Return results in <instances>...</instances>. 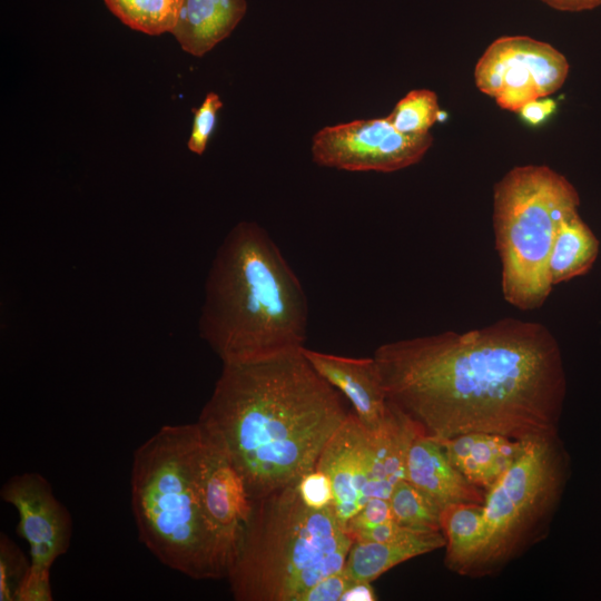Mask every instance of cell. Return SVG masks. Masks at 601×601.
Returning <instances> with one entry per match:
<instances>
[{
	"label": "cell",
	"instance_id": "24",
	"mask_svg": "<svg viewBox=\"0 0 601 601\" xmlns=\"http://www.w3.org/2000/svg\"><path fill=\"white\" fill-rule=\"evenodd\" d=\"M30 569L24 553L6 534H0V601H18L19 589Z\"/></svg>",
	"mask_w": 601,
	"mask_h": 601
},
{
	"label": "cell",
	"instance_id": "25",
	"mask_svg": "<svg viewBox=\"0 0 601 601\" xmlns=\"http://www.w3.org/2000/svg\"><path fill=\"white\" fill-rule=\"evenodd\" d=\"M223 102L215 92L207 93L199 108L194 109V121L191 134L188 140V149L197 155H201L215 129L217 114Z\"/></svg>",
	"mask_w": 601,
	"mask_h": 601
},
{
	"label": "cell",
	"instance_id": "4",
	"mask_svg": "<svg viewBox=\"0 0 601 601\" xmlns=\"http://www.w3.org/2000/svg\"><path fill=\"white\" fill-rule=\"evenodd\" d=\"M198 423L164 425L136 449L131 510L139 541L164 565L194 580L226 579L239 541L210 518Z\"/></svg>",
	"mask_w": 601,
	"mask_h": 601
},
{
	"label": "cell",
	"instance_id": "17",
	"mask_svg": "<svg viewBox=\"0 0 601 601\" xmlns=\"http://www.w3.org/2000/svg\"><path fill=\"white\" fill-rule=\"evenodd\" d=\"M246 9V0H183L171 33L186 52L201 57L231 33Z\"/></svg>",
	"mask_w": 601,
	"mask_h": 601
},
{
	"label": "cell",
	"instance_id": "20",
	"mask_svg": "<svg viewBox=\"0 0 601 601\" xmlns=\"http://www.w3.org/2000/svg\"><path fill=\"white\" fill-rule=\"evenodd\" d=\"M483 504L452 503L441 510V531L445 538V566L459 574L474 552L481 533Z\"/></svg>",
	"mask_w": 601,
	"mask_h": 601
},
{
	"label": "cell",
	"instance_id": "29",
	"mask_svg": "<svg viewBox=\"0 0 601 601\" xmlns=\"http://www.w3.org/2000/svg\"><path fill=\"white\" fill-rule=\"evenodd\" d=\"M52 591L49 570L30 566L19 589L18 601H51Z\"/></svg>",
	"mask_w": 601,
	"mask_h": 601
},
{
	"label": "cell",
	"instance_id": "30",
	"mask_svg": "<svg viewBox=\"0 0 601 601\" xmlns=\"http://www.w3.org/2000/svg\"><path fill=\"white\" fill-rule=\"evenodd\" d=\"M411 530L393 519L372 528L353 532L349 536L353 541L388 542L406 534Z\"/></svg>",
	"mask_w": 601,
	"mask_h": 601
},
{
	"label": "cell",
	"instance_id": "3",
	"mask_svg": "<svg viewBox=\"0 0 601 601\" xmlns=\"http://www.w3.org/2000/svg\"><path fill=\"white\" fill-rule=\"evenodd\" d=\"M307 298L268 233L243 220L211 262L198 319L199 336L223 365L266 359L304 347Z\"/></svg>",
	"mask_w": 601,
	"mask_h": 601
},
{
	"label": "cell",
	"instance_id": "12",
	"mask_svg": "<svg viewBox=\"0 0 601 601\" xmlns=\"http://www.w3.org/2000/svg\"><path fill=\"white\" fill-rule=\"evenodd\" d=\"M302 352L315 371L349 401L363 426L374 432L388 411L375 358L339 356L305 346Z\"/></svg>",
	"mask_w": 601,
	"mask_h": 601
},
{
	"label": "cell",
	"instance_id": "1",
	"mask_svg": "<svg viewBox=\"0 0 601 601\" xmlns=\"http://www.w3.org/2000/svg\"><path fill=\"white\" fill-rule=\"evenodd\" d=\"M387 402L437 441L481 432L558 434L566 395L560 345L543 324L505 317L378 346Z\"/></svg>",
	"mask_w": 601,
	"mask_h": 601
},
{
	"label": "cell",
	"instance_id": "8",
	"mask_svg": "<svg viewBox=\"0 0 601 601\" xmlns=\"http://www.w3.org/2000/svg\"><path fill=\"white\" fill-rule=\"evenodd\" d=\"M569 70L564 55L551 45L526 36H505L485 49L474 80L500 108L518 112L525 104L558 91Z\"/></svg>",
	"mask_w": 601,
	"mask_h": 601
},
{
	"label": "cell",
	"instance_id": "33",
	"mask_svg": "<svg viewBox=\"0 0 601 601\" xmlns=\"http://www.w3.org/2000/svg\"><path fill=\"white\" fill-rule=\"evenodd\" d=\"M548 6L561 11H583L597 8L601 0H541Z\"/></svg>",
	"mask_w": 601,
	"mask_h": 601
},
{
	"label": "cell",
	"instance_id": "2",
	"mask_svg": "<svg viewBox=\"0 0 601 601\" xmlns=\"http://www.w3.org/2000/svg\"><path fill=\"white\" fill-rule=\"evenodd\" d=\"M349 413L302 348L262 361L223 365L198 425L262 499L313 471Z\"/></svg>",
	"mask_w": 601,
	"mask_h": 601
},
{
	"label": "cell",
	"instance_id": "14",
	"mask_svg": "<svg viewBox=\"0 0 601 601\" xmlns=\"http://www.w3.org/2000/svg\"><path fill=\"white\" fill-rule=\"evenodd\" d=\"M204 439L201 481L207 511L221 530L240 541L252 513L253 500L231 462L205 434Z\"/></svg>",
	"mask_w": 601,
	"mask_h": 601
},
{
	"label": "cell",
	"instance_id": "7",
	"mask_svg": "<svg viewBox=\"0 0 601 601\" xmlns=\"http://www.w3.org/2000/svg\"><path fill=\"white\" fill-rule=\"evenodd\" d=\"M569 476L570 455L559 433L522 440L513 464L485 491L480 539L459 574L496 575L543 541Z\"/></svg>",
	"mask_w": 601,
	"mask_h": 601
},
{
	"label": "cell",
	"instance_id": "22",
	"mask_svg": "<svg viewBox=\"0 0 601 601\" xmlns=\"http://www.w3.org/2000/svg\"><path fill=\"white\" fill-rule=\"evenodd\" d=\"M390 502L394 520L416 531H441V508L407 480L393 490Z\"/></svg>",
	"mask_w": 601,
	"mask_h": 601
},
{
	"label": "cell",
	"instance_id": "9",
	"mask_svg": "<svg viewBox=\"0 0 601 601\" xmlns=\"http://www.w3.org/2000/svg\"><path fill=\"white\" fill-rule=\"evenodd\" d=\"M432 144L430 132L404 135L386 118H375L323 128L313 138L312 154L319 166L391 173L418 162Z\"/></svg>",
	"mask_w": 601,
	"mask_h": 601
},
{
	"label": "cell",
	"instance_id": "21",
	"mask_svg": "<svg viewBox=\"0 0 601 601\" xmlns=\"http://www.w3.org/2000/svg\"><path fill=\"white\" fill-rule=\"evenodd\" d=\"M109 10L131 29L160 35L175 28L183 0H105Z\"/></svg>",
	"mask_w": 601,
	"mask_h": 601
},
{
	"label": "cell",
	"instance_id": "13",
	"mask_svg": "<svg viewBox=\"0 0 601 601\" xmlns=\"http://www.w3.org/2000/svg\"><path fill=\"white\" fill-rule=\"evenodd\" d=\"M406 480L441 509L452 503L483 504L485 500V491L450 462L441 443L424 435H418L410 447Z\"/></svg>",
	"mask_w": 601,
	"mask_h": 601
},
{
	"label": "cell",
	"instance_id": "28",
	"mask_svg": "<svg viewBox=\"0 0 601 601\" xmlns=\"http://www.w3.org/2000/svg\"><path fill=\"white\" fill-rule=\"evenodd\" d=\"M352 581L354 580L343 569L319 580L306 590L297 601H341L344 591Z\"/></svg>",
	"mask_w": 601,
	"mask_h": 601
},
{
	"label": "cell",
	"instance_id": "27",
	"mask_svg": "<svg viewBox=\"0 0 601 601\" xmlns=\"http://www.w3.org/2000/svg\"><path fill=\"white\" fill-rule=\"evenodd\" d=\"M390 499L370 497L346 525L348 534L393 520Z\"/></svg>",
	"mask_w": 601,
	"mask_h": 601
},
{
	"label": "cell",
	"instance_id": "5",
	"mask_svg": "<svg viewBox=\"0 0 601 601\" xmlns=\"http://www.w3.org/2000/svg\"><path fill=\"white\" fill-rule=\"evenodd\" d=\"M297 484L253 501L226 578L236 601H297L344 569L352 538L332 506L306 505Z\"/></svg>",
	"mask_w": 601,
	"mask_h": 601
},
{
	"label": "cell",
	"instance_id": "19",
	"mask_svg": "<svg viewBox=\"0 0 601 601\" xmlns=\"http://www.w3.org/2000/svg\"><path fill=\"white\" fill-rule=\"evenodd\" d=\"M600 242L579 211L565 217L553 239L549 257L552 285L587 274L598 258Z\"/></svg>",
	"mask_w": 601,
	"mask_h": 601
},
{
	"label": "cell",
	"instance_id": "31",
	"mask_svg": "<svg viewBox=\"0 0 601 601\" xmlns=\"http://www.w3.org/2000/svg\"><path fill=\"white\" fill-rule=\"evenodd\" d=\"M556 110V104L553 99L544 97L532 100L522 106L518 114L526 124L539 126L548 120Z\"/></svg>",
	"mask_w": 601,
	"mask_h": 601
},
{
	"label": "cell",
	"instance_id": "32",
	"mask_svg": "<svg viewBox=\"0 0 601 601\" xmlns=\"http://www.w3.org/2000/svg\"><path fill=\"white\" fill-rule=\"evenodd\" d=\"M368 581H352L344 591L341 601H375L376 594Z\"/></svg>",
	"mask_w": 601,
	"mask_h": 601
},
{
	"label": "cell",
	"instance_id": "10",
	"mask_svg": "<svg viewBox=\"0 0 601 601\" xmlns=\"http://www.w3.org/2000/svg\"><path fill=\"white\" fill-rule=\"evenodd\" d=\"M0 495L19 516L18 534L30 548V566L49 570L65 554L72 535L68 509L55 496L49 481L37 472L13 475L3 483Z\"/></svg>",
	"mask_w": 601,
	"mask_h": 601
},
{
	"label": "cell",
	"instance_id": "23",
	"mask_svg": "<svg viewBox=\"0 0 601 601\" xmlns=\"http://www.w3.org/2000/svg\"><path fill=\"white\" fill-rule=\"evenodd\" d=\"M440 114L436 93L428 89H416L404 96L386 119L397 131L420 136L428 134Z\"/></svg>",
	"mask_w": 601,
	"mask_h": 601
},
{
	"label": "cell",
	"instance_id": "26",
	"mask_svg": "<svg viewBox=\"0 0 601 601\" xmlns=\"http://www.w3.org/2000/svg\"><path fill=\"white\" fill-rule=\"evenodd\" d=\"M297 485L303 502L309 508L324 509L332 505V483L324 472L314 469L303 475Z\"/></svg>",
	"mask_w": 601,
	"mask_h": 601
},
{
	"label": "cell",
	"instance_id": "18",
	"mask_svg": "<svg viewBox=\"0 0 601 601\" xmlns=\"http://www.w3.org/2000/svg\"><path fill=\"white\" fill-rule=\"evenodd\" d=\"M444 546L442 531L411 530L388 542L353 541L344 571L354 581L373 582L395 565Z\"/></svg>",
	"mask_w": 601,
	"mask_h": 601
},
{
	"label": "cell",
	"instance_id": "16",
	"mask_svg": "<svg viewBox=\"0 0 601 601\" xmlns=\"http://www.w3.org/2000/svg\"><path fill=\"white\" fill-rule=\"evenodd\" d=\"M439 442L450 462L484 491L513 464L522 449V440L481 432Z\"/></svg>",
	"mask_w": 601,
	"mask_h": 601
},
{
	"label": "cell",
	"instance_id": "6",
	"mask_svg": "<svg viewBox=\"0 0 601 601\" xmlns=\"http://www.w3.org/2000/svg\"><path fill=\"white\" fill-rule=\"evenodd\" d=\"M579 206L575 187L545 165L516 166L494 185L495 247L508 303L522 311L544 304L553 287L549 257L555 233Z\"/></svg>",
	"mask_w": 601,
	"mask_h": 601
},
{
	"label": "cell",
	"instance_id": "15",
	"mask_svg": "<svg viewBox=\"0 0 601 601\" xmlns=\"http://www.w3.org/2000/svg\"><path fill=\"white\" fill-rule=\"evenodd\" d=\"M368 434L371 462L367 496L390 499L394 487L406 480L408 451L421 434L413 422L390 404L385 420Z\"/></svg>",
	"mask_w": 601,
	"mask_h": 601
},
{
	"label": "cell",
	"instance_id": "11",
	"mask_svg": "<svg viewBox=\"0 0 601 601\" xmlns=\"http://www.w3.org/2000/svg\"><path fill=\"white\" fill-rule=\"evenodd\" d=\"M370 462V434L357 416L349 413L325 444L315 466L329 477L331 506L344 530L368 500Z\"/></svg>",
	"mask_w": 601,
	"mask_h": 601
}]
</instances>
